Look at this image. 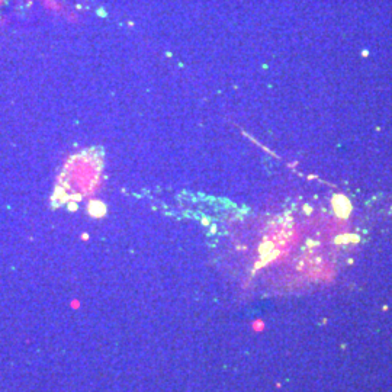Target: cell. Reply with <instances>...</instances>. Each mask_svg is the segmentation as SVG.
<instances>
[{
  "label": "cell",
  "instance_id": "obj_1",
  "mask_svg": "<svg viewBox=\"0 0 392 392\" xmlns=\"http://www.w3.org/2000/svg\"><path fill=\"white\" fill-rule=\"evenodd\" d=\"M70 308H71L73 311H80V308H81V302H80L79 299H71V302H70Z\"/></svg>",
  "mask_w": 392,
  "mask_h": 392
},
{
  "label": "cell",
  "instance_id": "obj_2",
  "mask_svg": "<svg viewBox=\"0 0 392 392\" xmlns=\"http://www.w3.org/2000/svg\"><path fill=\"white\" fill-rule=\"evenodd\" d=\"M263 327H264L263 321H256V322H253V328H254L256 331H261V330H263Z\"/></svg>",
  "mask_w": 392,
  "mask_h": 392
}]
</instances>
